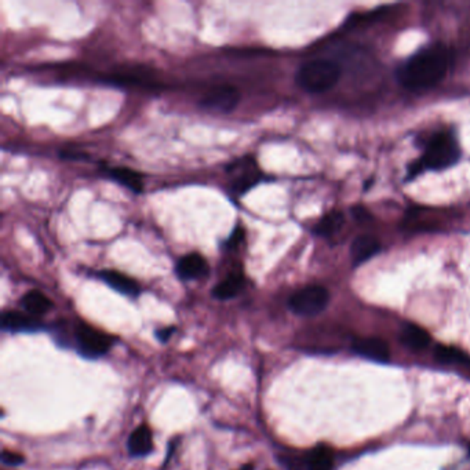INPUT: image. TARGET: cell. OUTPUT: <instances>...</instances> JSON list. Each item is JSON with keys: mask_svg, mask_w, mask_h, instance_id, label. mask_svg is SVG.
I'll use <instances>...</instances> for the list:
<instances>
[{"mask_svg": "<svg viewBox=\"0 0 470 470\" xmlns=\"http://www.w3.org/2000/svg\"><path fill=\"white\" fill-rule=\"evenodd\" d=\"M226 176L230 192L237 196L247 193L264 178L257 160L252 156L239 157L228 164Z\"/></svg>", "mask_w": 470, "mask_h": 470, "instance_id": "277c9868", "label": "cell"}, {"mask_svg": "<svg viewBox=\"0 0 470 470\" xmlns=\"http://www.w3.org/2000/svg\"><path fill=\"white\" fill-rule=\"evenodd\" d=\"M334 456L327 447L314 448L308 456V470H333Z\"/></svg>", "mask_w": 470, "mask_h": 470, "instance_id": "d6986e66", "label": "cell"}, {"mask_svg": "<svg viewBox=\"0 0 470 470\" xmlns=\"http://www.w3.org/2000/svg\"><path fill=\"white\" fill-rule=\"evenodd\" d=\"M434 358L440 363L444 364H464L470 365V358L462 352L461 349L452 348V346H437L434 352Z\"/></svg>", "mask_w": 470, "mask_h": 470, "instance_id": "ffe728a7", "label": "cell"}, {"mask_svg": "<svg viewBox=\"0 0 470 470\" xmlns=\"http://www.w3.org/2000/svg\"><path fill=\"white\" fill-rule=\"evenodd\" d=\"M173 333H174V329H173V327H170V329H163V330H159V331H157V338H159L160 341L166 342V341L170 339V336H171Z\"/></svg>", "mask_w": 470, "mask_h": 470, "instance_id": "603a6c76", "label": "cell"}, {"mask_svg": "<svg viewBox=\"0 0 470 470\" xmlns=\"http://www.w3.org/2000/svg\"><path fill=\"white\" fill-rule=\"evenodd\" d=\"M76 339L80 351L87 358H100L105 355L112 346L110 336L92 329L87 324H80L76 330Z\"/></svg>", "mask_w": 470, "mask_h": 470, "instance_id": "52a82bcc", "label": "cell"}, {"mask_svg": "<svg viewBox=\"0 0 470 470\" xmlns=\"http://www.w3.org/2000/svg\"><path fill=\"white\" fill-rule=\"evenodd\" d=\"M353 213H355V215H356L358 221H363V220H368L370 218L368 213L365 210H363V208H356Z\"/></svg>", "mask_w": 470, "mask_h": 470, "instance_id": "d4e9b609", "label": "cell"}, {"mask_svg": "<svg viewBox=\"0 0 470 470\" xmlns=\"http://www.w3.org/2000/svg\"><path fill=\"white\" fill-rule=\"evenodd\" d=\"M452 55L446 46L433 45L407 60L397 70V79L405 89H432L443 80Z\"/></svg>", "mask_w": 470, "mask_h": 470, "instance_id": "6da1fadb", "label": "cell"}, {"mask_svg": "<svg viewBox=\"0 0 470 470\" xmlns=\"http://www.w3.org/2000/svg\"><path fill=\"white\" fill-rule=\"evenodd\" d=\"M1 327L3 330L13 331V333H28V331H38L42 329V323L28 314L20 312H4L1 316Z\"/></svg>", "mask_w": 470, "mask_h": 470, "instance_id": "8fae6325", "label": "cell"}, {"mask_svg": "<svg viewBox=\"0 0 470 470\" xmlns=\"http://www.w3.org/2000/svg\"><path fill=\"white\" fill-rule=\"evenodd\" d=\"M341 78V67L330 60L319 58L302 64L297 70L295 83L299 89L319 94L333 89Z\"/></svg>", "mask_w": 470, "mask_h": 470, "instance_id": "3957f363", "label": "cell"}, {"mask_svg": "<svg viewBox=\"0 0 470 470\" xmlns=\"http://www.w3.org/2000/svg\"><path fill=\"white\" fill-rule=\"evenodd\" d=\"M245 276L242 273H230L213 289V297L217 299H232L245 289Z\"/></svg>", "mask_w": 470, "mask_h": 470, "instance_id": "5bb4252c", "label": "cell"}, {"mask_svg": "<svg viewBox=\"0 0 470 470\" xmlns=\"http://www.w3.org/2000/svg\"><path fill=\"white\" fill-rule=\"evenodd\" d=\"M105 173L112 181L127 188L133 193L144 192V177L135 170L129 167H108L105 169Z\"/></svg>", "mask_w": 470, "mask_h": 470, "instance_id": "7c38bea8", "label": "cell"}, {"mask_svg": "<svg viewBox=\"0 0 470 470\" xmlns=\"http://www.w3.org/2000/svg\"><path fill=\"white\" fill-rule=\"evenodd\" d=\"M330 301L327 289L321 286H308L294 292L289 301V306L298 316H316L321 314Z\"/></svg>", "mask_w": 470, "mask_h": 470, "instance_id": "5b68a950", "label": "cell"}, {"mask_svg": "<svg viewBox=\"0 0 470 470\" xmlns=\"http://www.w3.org/2000/svg\"><path fill=\"white\" fill-rule=\"evenodd\" d=\"M1 461L6 464V465H10V466H17V465H21L23 464V456L17 454V452H13V451H7L4 449L1 452Z\"/></svg>", "mask_w": 470, "mask_h": 470, "instance_id": "44dd1931", "label": "cell"}, {"mask_svg": "<svg viewBox=\"0 0 470 470\" xmlns=\"http://www.w3.org/2000/svg\"><path fill=\"white\" fill-rule=\"evenodd\" d=\"M381 250V243L380 240H377L373 236H358L351 247V254H352V260H353V265L358 267L361 265L363 262L368 261L370 258H373L374 255H377Z\"/></svg>", "mask_w": 470, "mask_h": 470, "instance_id": "4fadbf2b", "label": "cell"}, {"mask_svg": "<svg viewBox=\"0 0 470 470\" xmlns=\"http://www.w3.org/2000/svg\"><path fill=\"white\" fill-rule=\"evenodd\" d=\"M458 159L459 148L454 135L437 133L427 141L424 156L410 166L408 177L414 178L425 170H444L454 166Z\"/></svg>", "mask_w": 470, "mask_h": 470, "instance_id": "7a4b0ae2", "label": "cell"}, {"mask_svg": "<svg viewBox=\"0 0 470 470\" xmlns=\"http://www.w3.org/2000/svg\"><path fill=\"white\" fill-rule=\"evenodd\" d=\"M239 470H254V465H251V464H248V465H246V466H243L242 469Z\"/></svg>", "mask_w": 470, "mask_h": 470, "instance_id": "484cf974", "label": "cell"}, {"mask_svg": "<svg viewBox=\"0 0 470 470\" xmlns=\"http://www.w3.org/2000/svg\"><path fill=\"white\" fill-rule=\"evenodd\" d=\"M98 277L105 282L110 287H112L113 290L122 292L124 295H130V297H137L141 292V287L139 284L135 282L133 277L117 272V270H101L98 272Z\"/></svg>", "mask_w": 470, "mask_h": 470, "instance_id": "30bf717a", "label": "cell"}, {"mask_svg": "<svg viewBox=\"0 0 470 470\" xmlns=\"http://www.w3.org/2000/svg\"><path fill=\"white\" fill-rule=\"evenodd\" d=\"M243 237H245V229L240 228V226H237V228L232 232V235L229 236V239L225 242V243H226V247H228V248H235V247L237 246L239 243L243 242Z\"/></svg>", "mask_w": 470, "mask_h": 470, "instance_id": "7402d4cb", "label": "cell"}, {"mask_svg": "<svg viewBox=\"0 0 470 470\" xmlns=\"http://www.w3.org/2000/svg\"><path fill=\"white\" fill-rule=\"evenodd\" d=\"M240 91L230 85H218L208 90L199 101V107L215 113L233 112L240 104Z\"/></svg>", "mask_w": 470, "mask_h": 470, "instance_id": "8992f818", "label": "cell"}, {"mask_svg": "<svg viewBox=\"0 0 470 470\" xmlns=\"http://www.w3.org/2000/svg\"><path fill=\"white\" fill-rule=\"evenodd\" d=\"M353 351L363 358L386 363L390 358L389 345L381 338H358L353 342Z\"/></svg>", "mask_w": 470, "mask_h": 470, "instance_id": "9c48e42d", "label": "cell"}, {"mask_svg": "<svg viewBox=\"0 0 470 470\" xmlns=\"http://www.w3.org/2000/svg\"><path fill=\"white\" fill-rule=\"evenodd\" d=\"M154 448L152 432L146 425L138 426L129 439V451L133 456H145Z\"/></svg>", "mask_w": 470, "mask_h": 470, "instance_id": "9a60e30c", "label": "cell"}, {"mask_svg": "<svg viewBox=\"0 0 470 470\" xmlns=\"http://www.w3.org/2000/svg\"><path fill=\"white\" fill-rule=\"evenodd\" d=\"M23 309L32 316H42L53 309V302L43 292L31 290L21 298Z\"/></svg>", "mask_w": 470, "mask_h": 470, "instance_id": "2e32d148", "label": "cell"}, {"mask_svg": "<svg viewBox=\"0 0 470 470\" xmlns=\"http://www.w3.org/2000/svg\"><path fill=\"white\" fill-rule=\"evenodd\" d=\"M469 451H470V447H469Z\"/></svg>", "mask_w": 470, "mask_h": 470, "instance_id": "4316f807", "label": "cell"}, {"mask_svg": "<svg viewBox=\"0 0 470 470\" xmlns=\"http://www.w3.org/2000/svg\"><path fill=\"white\" fill-rule=\"evenodd\" d=\"M208 264L199 252H191L181 257L176 265V273L181 280L191 282L203 279L208 273Z\"/></svg>", "mask_w": 470, "mask_h": 470, "instance_id": "ba28073f", "label": "cell"}, {"mask_svg": "<svg viewBox=\"0 0 470 470\" xmlns=\"http://www.w3.org/2000/svg\"><path fill=\"white\" fill-rule=\"evenodd\" d=\"M400 341L412 351H422L430 343V336L417 324H407L402 330Z\"/></svg>", "mask_w": 470, "mask_h": 470, "instance_id": "e0dca14e", "label": "cell"}, {"mask_svg": "<svg viewBox=\"0 0 470 470\" xmlns=\"http://www.w3.org/2000/svg\"><path fill=\"white\" fill-rule=\"evenodd\" d=\"M61 157L64 159H75V160H80V159H86L85 154H79V152H69V151H63L61 152Z\"/></svg>", "mask_w": 470, "mask_h": 470, "instance_id": "cb8c5ba5", "label": "cell"}, {"mask_svg": "<svg viewBox=\"0 0 470 470\" xmlns=\"http://www.w3.org/2000/svg\"><path fill=\"white\" fill-rule=\"evenodd\" d=\"M345 223V218L342 213L339 211H331L327 215H324L314 228V235L323 236V237H330L336 235V232L342 228Z\"/></svg>", "mask_w": 470, "mask_h": 470, "instance_id": "ac0fdd59", "label": "cell"}]
</instances>
